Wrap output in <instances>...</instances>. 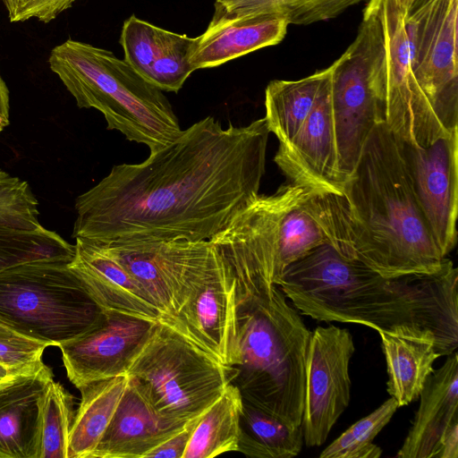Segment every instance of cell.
<instances>
[{"instance_id":"obj_1","label":"cell","mask_w":458,"mask_h":458,"mask_svg":"<svg viewBox=\"0 0 458 458\" xmlns=\"http://www.w3.org/2000/svg\"><path fill=\"white\" fill-rule=\"evenodd\" d=\"M269 133L265 117L225 128L208 116L145 161L114 165L76 198L72 238L210 240L259 194Z\"/></svg>"},{"instance_id":"obj_2","label":"cell","mask_w":458,"mask_h":458,"mask_svg":"<svg viewBox=\"0 0 458 458\" xmlns=\"http://www.w3.org/2000/svg\"><path fill=\"white\" fill-rule=\"evenodd\" d=\"M276 284L314 319L361 324L377 332L429 330L440 357L457 349L458 269L447 258L434 273L385 277L324 244L289 265Z\"/></svg>"},{"instance_id":"obj_3","label":"cell","mask_w":458,"mask_h":458,"mask_svg":"<svg viewBox=\"0 0 458 458\" xmlns=\"http://www.w3.org/2000/svg\"><path fill=\"white\" fill-rule=\"evenodd\" d=\"M354 234L352 259L385 277L430 274L444 265L419 206L403 142L384 123L368 138L343 192Z\"/></svg>"},{"instance_id":"obj_4","label":"cell","mask_w":458,"mask_h":458,"mask_svg":"<svg viewBox=\"0 0 458 458\" xmlns=\"http://www.w3.org/2000/svg\"><path fill=\"white\" fill-rule=\"evenodd\" d=\"M310 333L276 284L237 304L232 384L292 428L301 426Z\"/></svg>"},{"instance_id":"obj_5","label":"cell","mask_w":458,"mask_h":458,"mask_svg":"<svg viewBox=\"0 0 458 458\" xmlns=\"http://www.w3.org/2000/svg\"><path fill=\"white\" fill-rule=\"evenodd\" d=\"M48 64L80 108L97 109L108 130L146 145L150 153L182 135L163 91L113 52L68 38L51 50Z\"/></svg>"},{"instance_id":"obj_6","label":"cell","mask_w":458,"mask_h":458,"mask_svg":"<svg viewBox=\"0 0 458 458\" xmlns=\"http://www.w3.org/2000/svg\"><path fill=\"white\" fill-rule=\"evenodd\" d=\"M70 262L42 259L0 272V322L47 346L87 331L103 310Z\"/></svg>"},{"instance_id":"obj_7","label":"cell","mask_w":458,"mask_h":458,"mask_svg":"<svg viewBox=\"0 0 458 458\" xmlns=\"http://www.w3.org/2000/svg\"><path fill=\"white\" fill-rule=\"evenodd\" d=\"M362 15L369 27L370 87L379 123L420 148L452 134L412 72L404 13L394 0H369Z\"/></svg>"},{"instance_id":"obj_8","label":"cell","mask_w":458,"mask_h":458,"mask_svg":"<svg viewBox=\"0 0 458 458\" xmlns=\"http://www.w3.org/2000/svg\"><path fill=\"white\" fill-rule=\"evenodd\" d=\"M127 374L140 384L158 413L188 422L223 394L236 370L159 322Z\"/></svg>"},{"instance_id":"obj_9","label":"cell","mask_w":458,"mask_h":458,"mask_svg":"<svg viewBox=\"0 0 458 458\" xmlns=\"http://www.w3.org/2000/svg\"><path fill=\"white\" fill-rule=\"evenodd\" d=\"M310 193L292 182L280 186L273 194H259L210 239L234 276L237 303L275 284L274 264L281 220Z\"/></svg>"},{"instance_id":"obj_10","label":"cell","mask_w":458,"mask_h":458,"mask_svg":"<svg viewBox=\"0 0 458 458\" xmlns=\"http://www.w3.org/2000/svg\"><path fill=\"white\" fill-rule=\"evenodd\" d=\"M404 22L412 72L451 133L458 130V0H413Z\"/></svg>"},{"instance_id":"obj_11","label":"cell","mask_w":458,"mask_h":458,"mask_svg":"<svg viewBox=\"0 0 458 458\" xmlns=\"http://www.w3.org/2000/svg\"><path fill=\"white\" fill-rule=\"evenodd\" d=\"M223 364L236 360V283L232 269L213 243L190 282L186 299L168 325Z\"/></svg>"},{"instance_id":"obj_12","label":"cell","mask_w":458,"mask_h":458,"mask_svg":"<svg viewBox=\"0 0 458 458\" xmlns=\"http://www.w3.org/2000/svg\"><path fill=\"white\" fill-rule=\"evenodd\" d=\"M369 65V27L362 15L355 39L331 64L338 167L345 182L352 174L368 138L379 123L370 87Z\"/></svg>"},{"instance_id":"obj_13","label":"cell","mask_w":458,"mask_h":458,"mask_svg":"<svg viewBox=\"0 0 458 458\" xmlns=\"http://www.w3.org/2000/svg\"><path fill=\"white\" fill-rule=\"evenodd\" d=\"M355 347L351 333L334 325L310 333L301 428L308 446H319L351 398L349 365Z\"/></svg>"},{"instance_id":"obj_14","label":"cell","mask_w":458,"mask_h":458,"mask_svg":"<svg viewBox=\"0 0 458 458\" xmlns=\"http://www.w3.org/2000/svg\"><path fill=\"white\" fill-rule=\"evenodd\" d=\"M98 244L142 286L159 311L161 322L166 325H170L183 304L190 281L213 246L210 240Z\"/></svg>"},{"instance_id":"obj_15","label":"cell","mask_w":458,"mask_h":458,"mask_svg":"<svg viewBox=\"0 0 458 458\" xmlns=\"http://www.w3.org/2000/svg\"><path fill=\"white\" fill-rule=\"evenodd\" d=\"M158 323L103 310L87 331L58 346L69 380L79 388L126 375Z\"/></svg>"},{"instance_id":"obj_16","label":"cell","mask_w":458,"mask_h":458,"mask_svg":"<svg viewBox=\"0 0 458 458\" xmlns=\"http://www.w3.org/2000/svg\"><path fill=\"white\" fill-rule=\"evenodd\" d=\"M403 151L422 215L446 257L457 242L458 131L426 148L403 142Z\"/></svg>"},{"instance_id":"obj_17","label":"cell","mask_w":458,"mask_h":458,"mask_svg":"<svg viewBox=\"0 0 458 458\" xmlns=\"http://www.w3.org/2000/svg\"><path fill=\"white\" fill-rule=\"evenodd\" d=\"M332 66L315 106L293 139L279 146L275 162L293 183L313 192L343 194L335 145L331 87Z\"/></svg>"},{"instance_id":"obj_18","label":"cell","mask_w":458,"mask_h":458,"mask_svg":"<svg viewBox=\"0 0 458 458\" xmlns=\"http://www.w3.org/2000/svg\"><path fill=\"white\" fill-rule=\"evenodd\" d=\"M193 40L133 14L124 21L120 36L123 60L148 82L171 92H178L194 72L190 63Z\"/></svg>"},{"instance_id":"obj_19","label":"cell","mask_w":458,"mask_h":458,"mask_svg":"<svg viewBox=\"0 0 458 458\" xmlns=\"http://www.w3.org/2000/svg\"><path fill=\"white\" fill-rule=\"evenodd\" d=\"M128 376L124 394L91 458H145L187 423L158 413L137 379Z\"/></svg>"},{"instance_id":"obj_20","label":"cell","mask_w":458,"mask_h":458,"mask_svg":"<svg viewBox=\"0 0 458 458\" xmlns=\"http://www.w3.org/2000/svg\"><path fill=\"white\" fill-rule=\"evenodd\" d=\"M206 30L194 38L190 63L194 71L212 68L260 48L280 43L287 21L261 14L237 15L214 5Z\"/></svg>"},{"instance_id":"obj_21","label":"cell","mask_w":458,"mask_h":458,"mask_svg":"<svg viewBox=\"0 0 458 458\" xmlns=\"http://www.w3.org/2000/svg\"><path fill=\"white\" fill-rule=\"evenodd\" d=\"M71 267L103 310L161 322V315L142 286L101 245L75 238Z\"/></svg>"},{"instance_id":"obj_22","label":"cell","mask_w":458,"mask_h":458,"mask_svg":"<svg viewBox=\"0 0 458 458\" xmlns=\"http://www.w3.org/2000/svg\"><path fill=\"white\" fill-rule=\"evenodd\" d=\"M420 396L411 427L395 455L398 458H437L445 435L458 423L456 351L432 371Z\"/></svg>"},{"instance_id":"obj_23","label":"cell","mask_w":458,"mask_h":458,"mask_svg":"<svg viewBox=\"0 0 458 458\" xmlns=\"http://www.w3.org/2000/svg\"><path fill=\"white\" fill-rule=\"evenodd\" d=\"M51 379L44 364L0 386V458H38L42 398Z\"/></svg>"},{"instance_id":"obj_24","label":"cell","mask_w":458,"mask_h":458,"mask_svg":"<svg viewBox=\"0 0 458 458\" xmlns=\"http://www.w3.org/2000/svg\"><path fill=\"white\" fill-rule=\"evenodd\" d=\"M385 355L388 381L387 392L399 407L420 397L440 357L433 332L400 327L393 331H378Z\"/></svg>"},{"instance_id":"obj_25","label":"cell","mask_w":458,"mask_h":458,"mask_svg":"<svg viewBox=\"0 0 458 458\" xmlns=\"http://www.w3.org/2000/svg\"><path fill=\"white\" fill-rule=\"evenodd\" d=\"M128 374L88 383L78 389L79 408L69 435L67 458H91L124 394Z\"/></svg>"},{"instance_id":"obj_26","label":"cell","mask_w":458,"mask_h":458,"mask_svg":"<svg viewBox=\"0 0 458 458\" xmlns=\"http://www.w3.org/2000/svg\"><path fill=\"white\" fill-rule=\"evenodd\" d=\"M330 66L296 81H271L265 91V119L270 132L287 145L312 111Z\"/></svg>"},{"instance_id":"obj_27","label":"cell","mask_w":458,"mask_h":458,"mask_svg":"<svg viewBox=\"0 0 458 458\" xmlns=\"http://www.w3.org/2000/svg\"><path fill=\"white\" fill-rule=\"evenodd\" d=\"M242 396L232 383L199 416L182 458H211L238 452Z\"/></svg>"},{"instance_id":"obj_28","label":"cell","mask_w":458,"mask_h":458,"mask_svg":"<svg viewBox=\"0 0 458 458\" xmlns=\"http://www.w3.org/2000/svg\"><path fill=\"white\" fill-rule=\"evenodd\" d=\"M302 444L301 426L292 428L242 399L238 452L257 458H291L300 454Z\"/></svg>"},{"instance_id":"obj_29","label":"cell","mask_w":458,"mask_h":458,"mask_svg":"<svg viewBox=\"0 0 458 458\" xmlns=\"http://www.w3.org/2000/svg\"><path fill=\"white\" fill-rule=\"evenodd\" d=\"M75 245L45 228L23 229L0 218V272L42 259L72 261Z\"/></svg>"},{"instance_id":"obj_30","label":"cell","mask_w":458,"mask_h":458,"mask_svg":"<svg viewBox=\"0 0 458 458\" xmlns=\"http://www.w3.org/2000/svg\"><path fill=\"white\" fill-rule=\"evenodd\" d=\"M310 194L292 208L281 220L274 264L275 284L289 265L316 248L328 244L325 231L310 202Z\"/></svg>"},{"instance_id":"obj_31","label":"cell","mask_w":458,"mask_h":458,"mask_svg":"<svg viewBox=\"0 0 458 458\" xmlns=\"http://www.w3.org/2000/svg\"><path fill=\"white\" fill-rule=\"evenodd\" d=\"M364 0H215L237 15L261 14L284 19L288 24L308 25L333 19Z\"/></svg>"},{"instance_id":"obj_32","label":"cell","mask_w":458,"mask_h":458,"mask_svg":"<svg viewBox=\"0 0 458 458\" xmlns=\"http://www.w3.org/2000/svg\"><path fill=\"white\" fill-rule=\"evenodd\" d=\"M72 408L73 396L59 382L51 379L42 398L38 458H67L74 417Z\"/></svg>"},{"instance_id":"obj_33","label":"cell","mask_w":458,"mask_h":458,"mask_svg":"<svg viewBox=\"0 0 458 458\" xmlns=\"http://www.w3.org/2000/svg\"><path fill=\"white\" fill-rule=\"evenodd\" d=\"M397 401L390 397L369 415L356 421L319 454L320 458H378L379 446L372 441L390 421L396 410Z\"/></svg>"},{"instance_id":"obj_34","label":"cell","mask_w":458,"mask_h":458,"mask_svg":"<svg viewBox=\"0 0 458 458\" xmlns=\"http://www.w3.org/2000/svg\"><path fill=\"white\" fill-rule=\"evenodd\" d=\"M38 202L29 183L0 169V218L23 229H37Z\"/></svg>"},{"instance_id":"obj_35","label":"cell","mask_w":458,"mask_h":458,"mask_svg":"<svg viewBox=\"0 0 458 458\" xmlns=\"http://www.w3.org/2000/svg\"><path fill=\"white\" fill-rule=\"evenodd\" d=\"M47 344L29 338L0 322V362L11 367L31 368L43 363Z\"/></svg>"},{"instance_id":"obj_36","label":"cell","mask_w":458,"mask_h":458,"mask_svg":"<svg viewBox=\"0 0 458 458\" xmlns=\"http://www.w3.org/2000/svg\"><path fill=\"white\" fill-rule=\"evenodd\" d=\"M12 22L37 19L48 23L78 0H1Z\"/></svg>"},{"instance_id":"obj_37","label":"cell","mask_w":458,"mask_h":458,"mask_svg":"<svg viewBox=\"0 0 458 458\" xmlns=\"http://www.w3.org/2000/svg\"><path fill=\"white\" fill-rule=\"evenodd\" d=\"M199 418L188 421L182 429L148 452L145 458H182Z\"/></svg>"},{"instance_id":"obj_38","label":"cell","mask_w":458,"mask_h":458,"mask_svg":"<svg viewBox=\"0 0 458 458\" xmlns=\"http://www.w3.org/2000/svg\"><path fill=\"white\" fill-rule=\"evenodd\" d=\"M458 457V423L454 425L445 435L437 458Z\"/></svg>"},{"instance_id":"obj_39","label":"cell","mask_w":458,"mask_h":458,"mask_svg":"<svg viewBox=\"0 0 458 458\" xmlns=\"http://www.w3.org/2000/svg\"><path fill=\"white\" fill-rule=\"evenodd\" d=\"M44 365V362L40 365L31 368H17L11 367L0 362V386L4 385L5 383L13 380V378L27 373L33 372L38 369L40 367Z\"/></svg>"},{"instance_id":"obj_40","label":"cell","mask_w":458,"mask_h":458,"mask_svg":"<svg viewBox=\"0 0 458 458\" xmlns=\"http://www.w3.org/2000/svg\"><path fill=\"white\" fill-rule=\"evenodd\" d=\"M10 98L9 89L0 74V116L9 122Z\"/></svg>"},{"instance_id":"obj_41","label":"cell","mask_w":458,"mask_h":458,"mask_svg":"<svg viewBox=\"0 0 458 458\" xmlns=\"http://www.w3.org/2000/svg\"><path fill=\"white\" fill-rule=\"evenodd\" d=\"M398 7L405 13L413 0H394Z\"/></svg>"},{"instance_id":"obj_42","label":"cell","mask_w":458,"mask_h":458,"mask_svg":"<svg viewBox=\"0 0 458 458\" xmlns=\"http://www.w3.org/2000/svg\"><path fill=\"white\" fill-rule=\"evenodd\" d=\"M8 124L9 122L0 116V131H2Z\"/></svg>"},{"instance_id":"obj_43","label":"cell","mask_w":458,"mask_h":458,"mask_svg":"<svg viewBox=\"0 0 458 458\" xmlns=\"http://www.w3.org/2000/svg\"><path fill=\"white\" fill-rule=\"evenodd\" d=\"M1 132V131H0Z\"/></svg>"}]
</instances>
